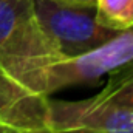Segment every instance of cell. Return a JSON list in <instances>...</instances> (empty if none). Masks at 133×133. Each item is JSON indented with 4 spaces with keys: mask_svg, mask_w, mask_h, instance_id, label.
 <instances>
[{
    "mask_svg": "<svg viewBox=\"0 0 133 133\" xmlns=\"http://www.w3.org/2000/svg\"><path fill=\"white\" fill-rule=\"evenodd\" d=\"M62 59L42 31L33 0H0V74L17 88L39 95L43 71Z\"/></svg>",
    "mask_w": 133,
    "mask_h": 133,
    "instance_id": "cell-1",
    "label": "cell"
},
{
    "mask_svg": "<svg viewBox=\"0 0 133 133\" xmlns=\"http://www.w3.org/2000/svg\"><path fill=\"white\" fill-rule=\"evenodd\" d=\"M34 14L62 59L90 51L119 31L99 23L95 5L62 0H33Z\"/></svg>",
    "mask_w": 133,
    "mask_h": 133,
    "instance_id": "cell-2",
    "label": "cell"
},
{
    "mask_svg": "<svg viewBox=\"0 0 133 133\" xmlns=\"http://www.w3.org/2000/svg\"><path fill=\"white\" fill-rule=\"evenodd\" d=\"M133 64V26L119 31L99 46L77 56L59 59L43 71L39 95L46 98L76 85H96L104 76Z\"/></svg>",
    "mask_w": 133,
    "mask_h": 133,
    "instance_id": "cell-3",
    "label": "cell"
},
{
    "mask_svg": "<svg viewBox=\"0 0 133 133\" xmlns=\"http://www.w3.org/2000/svg\"><path fill=\"white\" fill-rule=\"evenodd\" d=\"M50 133H133V111L98 102L50 99L46 96Z\"/></svg>",
    "mask_w": 133,
    "mask_h": 133,
    "instance_id": "cell-4",
    "label": "cell"
},
{
    "mask_svg": "<svg viewBox=\"0 0 133 133\" xmlns=\"http://www.w3.org/2000/svg\"><path fill=\"white\" fill-rule=\"evenodd\" d=\"M45 115L46 98L17 88L0 74V124L34 132H50Z\"/></svg>",
    "mask_w": 133,
    "mask_h": 133,
    "instance_id": "cell-5",
    "label": "cell"
},
{
    "mask_svg": "<svg viewBox=\"0 0 133 133\" xmlns=\"http://www.w3.org/2000/svg\"><path fill=\"white\" fill-rule=\"evenodd\" d=\"M93 99L133 111V64L108 74L105 87Z\"/></svg>",
    "mask_w": 133,
    "mask_h": 133,
    "instance_id": "cell-6",
    "label": "cell"
},
{
    "mask_svg": "<svg viewBox=\"0 0 133 133\" xmlns=\"http://www.w3.org/2000/svg\"><path fill=\"white\" fill-rule=\"evenodd\" d=\"M96 16L99 23L116 31L133 26V0H96Z\"/></svg>",
    "mask_w": 133,
    "mask_h": 133,
    "instance_id": "cell-7",
    "label": "cell"
},
{
    "mask_svg": "<svg viewBox=\"0 0 133 133\" xmlns=\"http://www.w3.org/2000/svg\"><path fill=\"white\" fill-rule=\"evenodd\" d=\"M62 2H70V3H84V5H95L96 0H62Z\"/></svg>",
    "mask_w": 133,
    "mask_h": 133,
    "instance_id": "cell-8",
    "label": "cell"
},
{
    "mask_svg": "<svg viewBox=\"0 0 133 133\" xmlns=\"http://www.w3.org/2000/svg\"><path fill=\"white\" fill-rule=\"evenodd\" d=\"M11 129H20V127H14V125H3V124H0V133H6L8 130H11ZM22 130H26V129H22ZM30 132H34V130H30Z\"/></svg>",
    "mask_w": 133,
    "mask_h": 133,
    "instance_id": "cell-9",
    "label": "cell"
},
{
    "mask_svg": "<svg viewBox=\"0 0 133 133\" xmlns=\"http://www.w3.org/2000/svg\"><path fill=\"white\" fill-rule=\"evenodd\" d=\"M6 133H50V132H30V130H22V129H11Z\"/></svg>",
    "mask_w": 133,
    "mask_h": 133,
    "instance_id": "cell-10",
    "label": "cell"
}]
</instances>
